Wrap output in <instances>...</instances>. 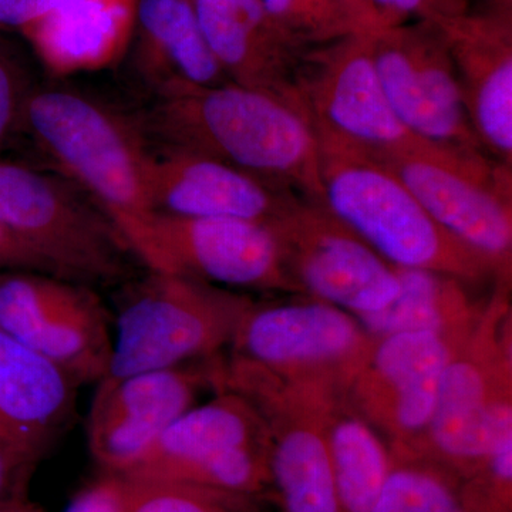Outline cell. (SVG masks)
<instances>
[{
  "instance_id": "obj_1",
  "label": "cell",
  "mask_w": 512,
  "mask_h": 512,
  "mask_svg": "<svg viewBox=\"0 0 512 512\" xmlns=\"http://www.w3.org/2000/svg\"><path fill=\"white\" fill-rule=\"evenodd\" d=\"M147 131L164 148L214 158L293 194L322 202L320 147L295 101L227 82L157 94Z\"/></svg>"
},
{
  "instance_id": "obj_2",
  "label": "cell",
  "mask_w": 512,
  "mask_h": 512,
  "mask_svg": "<svg viewBox=\"0 0 512 512\" xmlns=\"http://www.w3.org/2000/svg\"><path fill=\"white\" fill-rule=\"evenodd\" d=\"M322 204L394 268L480 281L493 266L457 241L376 158L320 146Z\"/></svg>"
},
{
  "instance_id": "obj_3",
  "label": "cell",
  "mask_w": 512,
  "mask_h": 512,
  "mask_svg": "<svg viewBox=\"0 0 512 512\" xmlns=\"http://www.w3.org/2000/svg\"><path fill=\"white\" fill-rule=\"evenodd\" d=\"M20 127L114 224L153 211L146 181L150 151L137 127L109 107L73 90L33 89Z\"/></svg>"
},
{
  "instance_id": "obj_4",
  "label": "cell",
  "mask_w": 512,
  "mask_h": 512,
  "mask_svg": "<svg viewBox=\"0 0 512 512\" xmlns=\"http://www.w3.org/2000/svg\"><path fill=\"white\" fill-rule=\"evenodd\" d=\"M0 227L60 278L93 288L137 278L140 264L119 228L69 180L0 160Z\"/></svg>"
},
{
  "instance_id": "obj_5",
  "label": "cell",
  "mask_w": 512,
  "mask_h": 512,
  "mask_svg": "<svg viewBox=\"0 0 512 512\" xmlns=\"http://www.w3.org/2000/svg\"><path fill=\"white\" fill-rule=\"evenodd\" d=\"M124 285L104 376L113 379L212 359L231 345L252 305L220 286L156 272Z\"/></svg>"
},
{
  "instance_id": "obj_6",
  "label": "cell",
  "mask_w": 512,
  "mask_h": 512,
  "mask_svg": "<svg viewBox=\"0 0 512 512\" xmlns=\"http://www.w3.org/2000/svg\"><path fill=\"white\" fill-rule=\"evenodd\" d=\"M116 227L148 272L225 289L298 291L266 224L151 211L116 222Z\"/></svg>"
},
{
  "instance_id": "obj_7",
  "label": "cell",
  "mask_w": 512,
  "mask_h": 512,
  "mask_svg": "<svg viewBox=\"0 0 512 512\" xmlns=\"http://www.w3.org/2000/svg\"><path fill=\"white\" fill-rule=\"evenodd\" d=\"M372 35L306 53L296 73L295 99L320 146L384 160L429 143L414 137L390 106L373 59Z\"/></svg>"
},
{
  "instance_id": "obj_8",
  "label": "cell",
  "mask_w": 512,
  "mask_h": 512,
  "mask_svg": "<svg viewBox=\"0 0 512 512\" xmlns=\"http://www.w3.org/2000/svg\"><path fill=\"white\" fill-rule=\"evenodd\" d=\"M431 218L507 278L512 255V168L485 154L424 144L384 158Z\"/></svg>"
},
{
  "instance_id": "obj_9",
  "label": "cell",
  "mask_w": 512,
  "mask_h": 512,
  "mask_svg": "<svg viewBox=\"0 0 512 512\" xmlns=\"http://www.w3.org/2000/svg\"><path fill=\"white\" fill-rule=\"evenodd\" d=\"M375 338L355 316L326 302H252L232 340L235 359L301 387L355 382Z\"/></svg>"
},
{
  "instance_id": "obj_10",
  "label": "cell",
  "mask_w": 512,
  "mask_h": 512,
  "mask_svg": "<svg viewBox=\"0 0 512 512\" xmlns=\"http://www.w3.org/2000/svg\"><path fill=\"white\" fill-rule=\"evenodd\" d=\"M289 276L355 318L386 308L400 292L397 269L373 251L322 204L296 195L269 222Z\"/></svg>"
},
{
  "instance_id": "obj_11",
  "label": "cell",
  "mask_w": 512,
  "mask_h": 512,
  "mask_svg": "<svg viewBox=\"0 0 512 512\" xmlns=\"http://www.w3.org/2000/svg\"><path fill=\"white\" fill-rule=\"evenodd\" d=\"M113 325V313L93 286L43 272H0V329L79 386L97 384L109 372Z\"/></svg>"
},
{
  "instance_id": "obj_12",
  "label": "cell",
  "mask_w": 512,
  "mask_h": 512,
  "mask_svg": "<svg viewBox=\"0 0 512 512\" xmlns=\"http://www.w3.org/2000/svg\"><path fill=\"white\" fill-rule=\"evenodd\" d=\"M372 52L384 94L414 137L447 150L485 154L436 23L417 20L376 30Z\"/></svg>"
},
{
  "instance_id": "obj_13",
  "label": "cell",
  "mask_w": 512,
  "mask_h": 512,
  "mask_svg": "<svg viewBox=\"0 0 512 512\" xmlns=\"http://www.w3.org/2000/svg\"><path fill=\"white\" fill-rule=\"evenodd\" d=\"M204 362V360H201ZM97 383L87 417V443L106 474L123 477L178 417L215 386L214 357Z\"/></svg>"
},
{
  "instance_id": "obj_14",
  "label": "cell",
  "mask_w": 512,
  "mask_h": 512,
  "mask_svg": "<svg viewBox=\"0 0 512 512\" xmlns=\"http://www.w3.org/2000/svg\"><path fill=\"white\" fill-rule=\"evenodd\" d=\"M433 23L446 40L481 147L512 168L511 15L467 10Z\"/></svg>"
},
{
  "instance_id": "obj_15",
  "label": "cell",
  "mask_w": 512,
  "mask_h": 512,
  "mask_svg": "<svg viewBox=\"0 0 512 512\" xmlns=\"http://www.w3.org/2000/svg\"><path fill=\"white\" fill-rule=\"evenodd\" d=\"M457 338L400 332L377 339L355 382L369 413L404 444L423 441Z\"/></svg>"
},
{
  "instance_id": "obj_16",
  "label": "cell",
  "mask_w": 512,
  "mask_h": 512,
  "mask_svg": "<svg viewBox=\"0 0 512 512\" xmlns=\"http://www.w3.org/2000/svg\"><path fill=\"white\" fill-rule=\"evenodd\" d=\"M146 181L153 211L177 217L269 224L296 197L214 158L175 148L150 153Z\"/></svg>"
},
{
  "instance_id": "obj_17",
  "label": "cell",
  "mask_w": 512,
  "mask_h": 512,
  "mask_svg": "<svg viewBox=\"0 0 512 512\" xmlns=\"http://www.w3.org/2000/svg\"><path fill=\"white\" fill-rule=\"evenodd\" d=\"M265 443L269 431L264 417L245 397L222 389L217 399L178 417L123 478L204 487L225 453Z\"/></svg>"
},
{
  "instance_id": "obj_18",
  "label": "cell",
  "mask_w": 512,
  "mask_h": 512,
  "mask_svg": "<svg viewBox=\"0 0 512 512\" xmlns=\"http://www.w3.org/2000/svg\"><path fill=\"white\" fill-rule=\"evenodd\" d=\"M79 384L0 329V439L39 460L76 414Z\"/></svg>"
},
{
  "instance_id": "obj_19",
  "label": "cell",
  "mask_w": 512,
  "mask_h": 512,
  "mask_svg": "<svg viewBox=\"0 0 512 512\" xmlns=\"http://www.w3.org/2000/svg\"><path fill=\"white\" fill-rule=\"evenodd\" d=\"M192 5L202 36L228 82L296 103V73L306 53L276 28L262 0H192Z\"/></svg>"
},
{
  "instance_id": "obj_20",
  "label": "cell",
  "mask_w": 512,
  "mask_h": 512,
  "mask_svg": "<svg viewBox=\"0 0 512 512\" xmlns=\"http://www.w3.org/2000/svg\"><path fill=\"white\" fill-rule=\"evenodd\" d=\"M490 360L461 353L448 363L441 379L436 409L423 441L448 471L467 481L483 470L490 450L494 407L507 394L497 389Z\"/></svg>"
},
{
  "instance_id": "obj_21",
  "label": "cell",
  "mask_w": 512,
  "mask_h": 512,
  "mask_svg": "<svg viewBox=\"0 0 512 512\" xmlns=\"http://www.w3.org/2000/svg\"><path fill=\"white\" fill-rule=\"evenodd\" d=\"M138 0H67L23 30L37 59L53 76L97 72L126 52Z\"/></svg>"
},
{
  "instance_id": "obj_22",
  "label": "cell",
  "mask_w": 512,
  "mask_h": 512,
  "mask_svg": "<svg viewBox=\"0 0 512 512\" xmlns=\"http://www.w3.org/2000/svg\"><path fill=\"white\" fill-rule=\"evenodd\" d=\"M312 403L291 423L276 410L256 409L269 431V476L285 512H340L325 412H313Z\"/></svg>"
},
{
  "instance_id": "obj_23",
  "label": "cell",
  "mask_w": 512,
  "mask_h": 512,
  "mask_svg": "<svg viewBox=\"0 0 512 512\" xmlns=\"http://www.w3.org/2000/svg\"><path fill=\"white\" fill-rule=\"evenodd\" d=\"M136 23L140 70L157 94L228 82L202 36L192 0H138Z\"/></svg>"
},
{
  "instance_id": "obj_24",
  "label": "cell",
  "mask_w": 512,
  "mask_h": 512,
  "mask_svg": "<svg viewBox=\"0 0 512 512\" xmlns=\"http://www.w3.org/2000/svg\"><path fill=\"white\" fill-rule=\"evenodd\" d=\"M396 269L397 298L382 311L356 318L366 332L375 339L400 332H436L457 338L471 318L463 281L423 269Z\"/></svg>"
},
{
  "instance_id": "obj_25",
  "label": "cell",
  "mask_w": 512,
  "mask_h": 512,
  "mask_svg": "<svg viewBox=\"0 0 512 512\" xmlns=\"http://www.w3.org/2000/svg\"><path fill=\"white\" fill-rule=\"evenodd\" d=\"M325 430L340 512H370L392 473L386 447L353 414H328Z\"/></svg>"
},
{
  "instance_id": "obj_26",
  "label": "cell",
  "mask_w": 512,
  "mask_h": 512,
  "mask_svg": "<svg viewBox=\"0 0 512 512\" xmlns=\"http://www.w3.org/2000/svg\"><path fill=\"white\" fill-rule=\"evenodd\" d=\"M276 28L302 52L386 28L366 0H262Z\"/></svg>"
},
{
  "instance_id": "obj_27",
  "label": "cell",
  "mask_w": 512,
  "mask_h": 512,
  "mask_svg": "<svg viewBox=\"0 0 512 512\" xmlns=\"http://www.w3.org/2000/svg\"><path fill=\"white\" fill-rule=\"evenodd\" d=\"M370 512H467L450 478L427 464H393Z\"/></svg>"
},
{
  "instance_id": "obj_28",
  "label": "cell",
  "mask_w": 512,
  "mask_h": 512,
  "mask_svg": "<svg viewBox=\"0 0 512 512\" xmlns=\"http://www.w3.org/2000/svg\"><path fill=\"white\" fill-rule=\"evenodd\" d=\"M127 487L126 512H254L251 497L197 485L127 480Z\"/></svg>"
},
{
  "instance_id": "obj_29",
  "label": "cell",
  "mask_w": 512,
  "mask_h": 512,
  "mask_svg": "<svg viewBox=\"0 0 512 512\" xmlns=\"http://www.w3.org/2000/svg\"><path fill=\"white\" fill-rule=\"evenodd\" d=\"M33 89L25 63L12 46L0 39V148L20 127Z\"/></svg>"
},
{
  "instance_id": "obj_30",
  "label": "cell",
  "mask_w": 512,
  "mask_h": 512,
  "mask_svg": "<svg viewBox=\"0 0 512 512\" xmlns=\"http://www.w3.org/2000/svg\"><path fill=\"white\" fill-rule=\"evenodd\" d=\"M384 25L392 26L406 22L407 19L437 20L450 18L467 12V0H366Z\"/></svg>"
},
{
  "instance_id": "obj_31",
  "label": "cell",
  "mask_w": 512,
  "mask_h": 512,
  "mask_svg": "<svg viewBox=\"0 0 512 512\" xmlns=\"http://www.w3.org/2000/svg\"><path fill=\"white\" fill-rule=\"evenodd\" d=\"M127 494L126 478L106 474L77 495L66 512H126Z\"/></svg>"
},
{
  "instance_id": "obj_32",
  "label": "cell",
  "mask_w": 512,
  "mask_h": 512,
  "mask_svg": "<svg viewBox=\"0 0 512 512\" xmlns=\"http://www.w3.org/2000/svg\"><path fill=\"white\" fill-rule=\"evenodd\" d=\"M35 461L0 440V504L23 498L26 480Z\"/></svg>"
},
{
  "instance_id": "obj_33",
  "label": "cell",
  "mask_w": 512,
  "mask_h": 512,
  "mask_svg": "<svg viewBox=\"0 0 512 512\" xmlns=\"http://www.w3.org/2000/svg\"><path fill=\"white\" fill-rule=\"evenodd\" d=\"M67 0H0V33L23 30L46 18Z\"/></svg>"
},
{
  "instance_id": "obj_34",
  "label": "cell",
  "mask_w": 512,
  "mask_h": 512,
  "mask_svg": "<svg viewBox=\"0 0 512 512\" xmlns=\"http://www.w3.org/2000/svg\"><path fill=\"white\" fill-rule=\"evenodd\" d=\"M32 271L53 274L52 269L8 229L0 227V272Z\"/></svg>"
},
{
  "instance_id": "obj_35",
  "label": "cell",
  "mask_w": 512,
  "mask_h": 512,
  "mask_svg": "<svg viewBox=\"0 0 512 512\" xmlns=\"http://www.w3.org/2000/svg\"><path fill=\"white\" fill-rule=\"evenodd\" d=\"M0 512H40L35 505L29 504L25 498L6 501L0 504Z\"/></svg>"
},
{
  "instance_id": "obj_36",
  "label": "cell",
  "mask_w": 512,
  "mask_h": 512,
  "mask_svg": "<svg viewBox=\"0 0 512 512\" xmlns=\"http://www.w3.org/2000/svg\"><path fill=\"white\" fill-rule=\"evenodd\" d=\"M0 440H2V439H0Z\"/></svg>"
}]
</instances>
